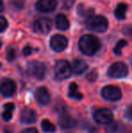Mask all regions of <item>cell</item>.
Segmentation results:
<instances>
[{"label": "cell", "mask_w": 132, "mask_h": 133, "mask_svg": "<svg viewBox=\"0 0 132 133\" xmlns=\"http://www.w3.org/2000/svg\"><path fill=\"white\" fill-rule=\"evenodd\" d=\"M100 42L96 36L86 35L81 37L79 41V48L86 55H92L100 49Z\"/></svg>", "instance_id": "1"}, {"label": "cell", "mask_w": 132, "mask_h": 133, "mask_svg": "<svg viewBox=\"0 0 132 133\" xmlns=\"http://www.w3.org/2000/svg\"><path fill=\"white\" fill-rule=\"evenodd\" d=\"M109 22L107 18L102 16H92L88 18L86 22V26L89 30L98 33L105 32L108 29Z\"/></svg>", "instance_id": "2"}, {"label": "cell", "mask_w": 132, "mask_h": 133, "mask_svg": "<svg viewBox=\"0 0 132 133\" xmlns=\"http://www.w3.org/2000/svg\"><path fill=\"white\" fill-rule=\"evenodd\" d=\"M72 72V67L65 60H61L56 63L54 66L55 77L59 80L68 79Z\"/></svg>", "instance_id": "3"}, {"label": "cell", "mask_w": 132, "mask_h": 133, "mask_svg": "<svg viewBox=\"0 0 132 133\" xmlns=\"http://www.w3.org/2000/svg\"><path fill=\"white\" fill-rule=\"evenodd\" d=\"M28 74L37 80H43L45 76L46 68L44 64L41 62H31L27 66Z\"/></svg>", "instance_id": "4"}, {"label": "cell", "mask_w": 132, "mask_h": 133, "mask_svg": "<svg viewBox=\"0 0 132 133\" xmlns=\"http://www.w3.org/2000/svg\"><path fill=\"white\" fill-rule=\"evenodd\" d=\"M128 72H129L128 66L125 63H120V62L111 64L108 70V74L109 77L116 78V79L126 77L128 75Z\"/></svg>", "instance_id": "5"}, {"label": "cell", "mask_w": 132, "mask_h": 133, "mask_svg": "<svg viewBox=\"0 0 132 133\" xmlns=\"http://www.w3.org/2000/svg\"><path fill=\"white\" fill-rule=\"evenodd\" d=\"M101 95L106 100L111 101V102H116V101H120L121 99L122 93L119 87H117V86L108 85L102 89Z\"/></svg>", "instance_id": "6"}, {"label": "cell", "mask_w": 132, "mask_h": 133, "mask_svg": "<svg viewBox=\"0 0 132 133\" xmlns=\"http://www.w3.org/2000/svg\"><path fill=\"white\" fill-rule=\"evenodd\" d=\"M94 119L100 124H109L113 119L112 111L106 108L97 110L94 112Z\"/></svg>", "instance_id": "7"}, {"label": "cell", "mask_w": 132, "mask_h": 133, "mask_svg": "<svg viewBox=\"0 0 132 133\" xmlns=\"http://www.w3.org/2000/svg\"><path fill=\"white\" fill-rule=\"evenodd\" d=\"M52 27L51 20L47 17H42L37 19L33 23V29L40 35H46L50 32Z\"/></svg>", "instance_id": "8"}, {"label": "cell", "mask_w": 132, "mask_h": 133, "mask_svg": "<svg viewBox=\"0 0 132 133\" xmlns=\"http://www.w3.org/2000/svg\"><path fill=\"white\" fill-rule=\"evenodd\" d=\"M68 44V40L65 36L61 35H55L51 38L50 41V45L52 49L55 52H62L65 50Z\"/></svg>", "instance_id": "9"}, {"label": "cell", "mask_w": 132, "mask_h": 133, "mask_svg": "<svg viewBox=\"0 0 132 133\" xmlns=\"http://www.w3.org/2000/svg\"><path fill=\"white\" fill-rule=\"evenodd\" d=\"M16 90V85L13 80L9 78H4L1 82V92L4 96L11 97L15 94Z\"/></svg>", "instance_id": "10"}, {"label": "cell", "mask_w": 132, "mask_h": 133, "mask_svg": "<svg viewBox=\"0 0 132 133\" xmlns=\"http://www.w3.org/2000/svg\"><path fill=\"white\" fill-rule=\"evenodd\" d=\"M59 125L62 129H72L77 125V122L68 112L62 111L59 116Z\"/></svg>", "instance_id": "11"}, {"label": "cell", "mask_w": 132, "mask_h": 133, "mask_svg": "<svg viewBox=\"0 0 132 133\" xmlns=\"http://www.w3.org/2000/svg\"><path fill=\"white\" fill-rule=\"evenodd\" d=\"M57 5L56 0H38L35 4V8L40 12H51Z\"/></svg>", "instance_id": "12"}, {"label": "cell", "mask_w": 132, "mask_h": 133, "mask_svg": "<svg viewBox=\"0 0 132 133\" xmlns=\"http://www.w3.org/2000/svg\"><path fill=\"white\" fill-rule=\"evenodd\" d=\"M35 100L41 105H46L50 102V93L45 87H39L35 91Z\"/></svg>", "instance_id": "13"}, {"label": "cell", "mask_w": 132, "mask_h": 133, "mask_svg": "<svg viewBox=\"0 0 132 133\" xmlns=\"http://www.w3.org/2000/svg\"><path fill=\"white\" fill-rule=\"evenodd\" d=\"M36 112L31 108H24L21 111V122L25 124H32L36 121Z\"/></svg>", "instance_id": "14"}, {"label": "cell", "mask_w": 132, "mask_h": 133, "mask_svg": "<svg viewBox=\"0 0 132 133\" xmlns=\"http://www.w3.org/2000/svg\"><path fill=\"white\" fill-rule=\"evenodd\" d=\"M87 68H88V64L83 60L75 59L72 63V71L76 74H82L83 72L87 70Z\"/></svg>", "instance_id": "15"}, {"label": "cell", "mask_w": 132, "mask_h": 133, "mask_svg": "<svg viewBox=\"0 0 132 133\" xmlns=\"http://www.w3.org/2000/svg\"><path fill=\"white\" fill-rule=\"evenodd\" d=\"M55 23H56V26L59 30H67L70 27V22H69L68 18L66 17L65 15L64 14H59L55 18Z\"/></svg>", "instance_id": "16"}, {"label": "cell", "mask_w": 132, "mask_h": 133, "mask_svg": "<svg viewBox=\"0 0 132 133\" xmlns=\"http://www.w3.org/2000/svg\"><path fill=\"white\" fill-rule=\"evenodd\" d=\"M128 10V5L125 3H120L116 6L115 9V16L119 20H123L126 17V13Z\"/></svg>", "instance_id": "17"}, {"label": "cell", "mask_w": 132, "mask_h": 133, "mask_svg": "<svg viewBox=\"0 0 132 133\" xmlns=\"http://www.w3.org/2000/svg\"><path fill=\"white\" fill-rule=\"evenodd\" d=\"M69 97L73 98L75 100H81L82 94L78 90V86L75 82H72L69 86Z\"/></svg>", "instance_id": "18"}, {"label": "cell", "mask_w": 132, "mask_h": 133, "mask_svg": "<svg viewBox=\"0 0 132 133\" xmlns=\"http://www.w3.org/2000/svg\"><path fill=\"white\" fill-rule=\"evenodd\" d=\"M4 108H5V110H4L3 114H2V117L5 121H8L12 119V111L15 110L16 106L12 102H8V103L5 104Z\"/></svg>", "instance_id": "19"}, {"label": "cell", "mask_w": 132, "mask_h": 133, "mask_svg": "<svg viewBox=\"0 0 132 133\" xmlns=\"http://www.w3.org/2000/svg\"><path fill=\"white\" fill-rule=\"evenodd\" d=\"M78 14L81 16H88V17H91L92 16V15L94 14V9L92 7H85L83 5H80L78 6Z\"/></svg>", "instance_id": "20"}, {"label": "cell", "mask_w": 132, "mask_h": 133, "mask_svg": "<svg viewBox=\"0 0 132 133\" xmlns=\"http://www.w3.org/2000/svg\"><path fill=\"white\" fill-rule=\"evenodd\" d=\"M41 126H42V130H44V132H54L56 130V128L55 126L49 121V119H43L42 123H41Z\"/></svg>", "instance_id": "21"}, {"label": "cell", "mask_w": 132, "mask_h": 133, "mask_svg": "<svg viewBox=\"0 0 132 133\" xmlns=\"http://www.w3.org/2000/svg\"><path fill=\"white\" fill-rule=\"evenodd\" d=\"M120 124L116 121H111L110 123H109L108 127L106 128V131L108 133H118L120 130Z\"/></svg>", "instance_id": "22"}, {"label": "cell", "mask_w": 132, "mask_h": 133, "mask_svg": "<svg viewBox=\"0 0 132 133\" xmlns=\"http://www.w3.org/2000/svg\"><path fill=\"white\" fill-rule=\"evenodd\" d=\"M128 44V42L126 40H120L117 43L116 46L114 48V53L117 55H120L121 54V50L123 49V47H125Z\"/></svg>", "instance_id": "23"}, {"label": "cell", "mask_w": 132, "mask_h": 133, "mask_svg": "<svg viewBox=\"0 0 132 133\" xmlns=\"http://www.w3.org/2000/svg\"><path fill=\"white\" fill-rule=\"evenodd\" d=\"M16 50L15 49L13 46H10V47L7 48L6 50V59L8 60L9 62H12L16 59Z\"/></svg>", "instance_id": "24"}, {"label": "cell", "mask_w": 132, "mask_h": 133, "mask_svg": "<svg viewBox=\"0 0 132 133\" xmlns=\"http://www.w3.org/2000/svg\"><path fill=\"white\" fill-rule=\"evenodd\" d=\"M11 5L16 9H22L24 7V0H12Z\"/></svg>", "instance_id": "25"}, {"label": "cell", "mask_w": 132, "mask_h": 133, "mask_svg": "<svg viewBox=\"0 0 132 133\" xmlns=\"http://www.w3.org/2000/svg\"><path fill=\"white\" fill-rule=\"evenodd\" d=\"M97 77H98L97 72L96 71H92V72L87 74L86 79L90 81V82H94V81H96V79H97Z\"/></svg>", "instance_id": "26"}, {"label": "cell", "mask_w": 132, "mask_h": 133, "mask_svg": "<svg viewBox=\"0 0 132 133\" xmlns=\"http://www.w3.org/2000/svg\"><path fill=\"white\" fill-rule=\"evenodd\" d=\"M7 25H8V23H7L6 19L4 16H1L0 17V31H5V29L7 27Z\"/></svg>", "instance_id": "27"}, {"label": "cell", "mask_w": 132, "mask_h": 133, "mask_svg": "<svg viewBox=\"0 0 132 133\" xmlns=\"http://www.w3.org/2000/svg\"><path fill=\"white\" fill-rule=\"evenodd\" d=\"M33 51H34V49H33L31 46H25L23 49V54H24V55L27 56V55H30V54L33 53Z\"/></svg>", "instance_id": "28"}, {"label": "cell", "mask_w": 132, "mask_h": 133, "mask_svg": "<svg viewBox=\"0 0 132 133\" xmlns=\"http://www.w3.org/2000/svg\"><path fill=\"white\" fill-rule=\"evenodd\" d=\"M126 116H127L128 119L132 121V105L130 107H129V109L127 110V111H126Z\"/></svg>", "instance_id": "29"}, {"label": "cell", "mask_w": 132, "mask_h": 133, "mask_svg": "<svg viewBox=\"0 0 132 133\" xmlns=\"http://www.w3.org/2000/svg\"><path fill=\"white\" fill-rule=\"evenodd\" d=\"M21 133H38V131H37V130L34 128H29V129H26V130H23Z\"/></svg>", "instance_id": "30"}]
</instances>
